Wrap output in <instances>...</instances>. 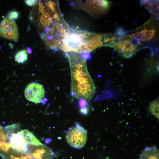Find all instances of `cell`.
Wrapping results in <instances>:
<instances>
[{"instance_id":"obj_21","label":"cell","mask_w":159,"mask_h":159,"mask_svg":"<svg viewBox=\"0 0 159 159\" xmlns=\"http://www.w3.org/2000/svg\"><path fill=\"white\" fill-rule=\"evenodd\" d=\"M87 105V102L84 99L80 100L79 105L81 108L86 107Z\"/></svg>"},{"instance_id":"obj_13","label":"cell","mask_w":159,"mask_h":159,"mask_svg":"<svg viewBox=\"0 0 159 159\" xmlns=\"http://www.w3.org/2000/svg\"><path fill=\"white\" fill-rule=\"evenodd\" d=\"M27 54L25 49L18 52L15 56V61L19 63H22L27 60Z\"/></svg>"},{"instance_id":"obj_6","label":"cell","mask_w":159,"mask_h":159,"mask_svg":"<svg viewBox=\"0 0 159 159\" xmlns=\"http://www.w3.org/2000/svg\"><path fill=\"white\" fill-rule=\"evenodd\" d=\"M7 138L13 150L21 153L28 152V145L19 132L11 133Z\"/></svg>"},{"instance_id":"obj_1","label":"cell","mask_w":159,"mask_h":159,"mask_svg":"<svg viewBox=\"0 0 159 159\" xmlns=\"http://www.w3.org/2000/svg\"><path fill=\"white\" fill-rule=\"evenodd\" d=\"M66 54L70 65L72 95L88 102L93 97L95 87L88 72L86 61L76 53L71 52Z\"/></svg>"},{"instance_id":"obj_14","label":"cell","mask_w":159,"mask_h":159,"mask_svg":"<svg viewBox=\"0 0 159 159\" xmlns=\"http://www.w3.org/2000/svg\"><path fill=\"white\" fill-rule=\"evenodd\" d=\"M0 36L6 39L17 41L19 39L18 32H7L0 34Z\"/></svg>"},{"instance_id":"obj_22","label":"cell","mask_w":159,"mask_h":159,"mask_svg":"<svg viewBox=\"0 0 159 159\" xmlns=\"http://www.w3.org/2000/svg\"><path fill=\"white\" fill-rule=\"evenodd\" d=\"M41 14H42L41 17L45 20H48L50 17V14L48 12H44V11Z\"/></svg>"},{"instance_id":"obj_15","label":"cell","mask_w":159,"mask_h":159,"mask_svg":"<svg viewBox=\"0 0 159 159\" xmlns=\"http://www.w3.org/2000/svg\"><path fill=\"white\" fill-rule=\"evenodd\" d=\"M20 125L18 123L13 124L12 125L5 127L6 132V138H8L12 133H16L20 130Z\"/></svg>"},{"instance_id":"obj_25","label":"cell","mask_w":159,"mask_h":159,"mask_svg":"<svg viewBox=\"0 0 159 159\" xmlns=\"http://www.w3.org/2000/svg\"><path fill=\"white\" fill-rule=\"evenodd\" d=\"M80 112L85 115H86L88 113V109L87 107L81 108L80 110Z\"/></svg>"},{"instance_id":"obj_10","label":"cell","mask_w":159,"mask_h":159,"mask_svg":"<svg viewBox=\"0 0 159 159\" xmlns=\"http://www.w3.org/2000/svg\"><path fill=\"white\" fill-rule=\"evenodd\" d=\"M151 13L158 16L159 11L158 1H156L142 0L140 1Z\"/></svg>"},{"instance_id":"obj_20","label":"cell","mask_w":159,"mask_h":159,"mask_svg":"<svg viewBox=\"0 0 159 159\" xmlns=\"http://www.w3.org/2000/svg\"><path fill=\"white\" fill-rule=\"evenodd\" d=\"M130 40L132 44L138 47L141 45V43L139 40L136 38L130 39Z\"/></svg>"},{"instance_id":"obj_28","label":"cell","mask_w":159,"mask_h":159,"mask_svg":"<svg viewBox=\"0 0 159 159\" xmlns=\"http://www.w3.org/2000/svg\"></svg>"},{"instance_id":"obj_27","label":"cell","mask_w":159,"mask_h":159,"mask_svg":"<svg viewBox=\"0 0 159 159\" xmlns=\"http://www.w3.org/2000/svg\"><path fill=\"white\" fill-rule=\"evenodd\" d=\"M50 139H46L45 140V142L46 143H49V142L51 141V140H49Z\"/></svg>"},{"instance_id":"obj_19","label":"cell","mask_w":159,"mask_h":159,"mask_svg":"<svg viewBox=\"0 0 159 159\" xmlns=\"http://www.w3.org/2000/svg\"><path fill=\"white\" fill-rule=\"evenodd\" d=\"M19 16V13L16 11H12L9 12L6 17L10 20L13 21L16 20Z\"/></svg>"},{"instance_id":"obj_4","label":"cell","mask_w":159,"mask_h":159,"mask_svg":"<svg viewBox=\"0 0 159 159\" xmlns=\"http://www.w3.org/2000/svg\"><path fill=\"white\" fill-rule=\"evenodd\" d=\"M24 95L28 100L37 104L43 99L45 95V92L44 87L41 84L31 83L26 88Z\"/></svg>"},{"instance_id":"obj_3","label":"cell","mask_w":159,"mask_h":159,"mask_svg":"<svg viewBox=\"0 0 159 159\" xmlns=\"http://www.w3.org/2000/svg\"><path fill=\"white\" fill-rule=\"evenodd\" d=\"M85 4L81 8L92 16H99L107 12L112 3L107 0H90Z\"/></svg>"},{"instance_id":"obj_17","label":"cell","mask_w":159,"mask_h":159,"mask_svg":"<svg viewBox=\"0 0 159 159\" xmlns=\"http://www.w3.org/2000/svg\"><path fill=\"white\" fill-rule=\"evenodd\" d=\"M114 34L118 38L123 39L125 37L126 32L122 28L119 27L117 28L116 32Z\"/></svg>"},{"instance_id":"obj_8","label":"cell","mask_w":159,"mask_h":159,"mask_svg":"<svg viewBox=\"0 0 159 159\" xmlns=\"http://www.w3.org/2000/svg\"><path fill=\"white\" fill-rule=\"evenodd\" d=\"M159 151L156 146L146 147L140 155L139 159H159Z\"/></svg>"},{"instance_id":"obj_23","label":"cell","mask_w":159,"mask_h":159,"mask_svg":"<svg viewBox=\"0 0 159 159\" xmlns=\"http://www.w3.org/2000/svg\"><path fill=\"white\" fill-rule=\"evenodd\" d=\"M37 1L35 0H26L25 1V4L28 6H32L36 3Z\"/></svg>"},{"instance_id":"obj_16","label":"cell","mask_w":159,"mask_h":159,"mask_svg":"<svg viewBox=\"0 0 159 159\" xmlns=\"http://www.w3.org/2000/svg\"><path fill=\"white\" fill-rule=\"evenodd\" d=\"M9 31H18L17 27L15 21L11 23L8 28L6 29H0V34Z\"/></svg>"},{"instance_id":"obj_5","label":"cell","mask_w":159,"mask_h":159,"mask_svg":"<svg viewBox=\"0 0 159 159\" xmlns=\"http://www.w3.org/2000/svg\"><path fill=\"white\" fill-rule=\"evenodd\" d=\"M28 151L34 159L53 158L54 153L52 150L43 144L28 145Z\"/></svg>"},{"instance_id":"obj_24","label":"cell","mask_w":159,"mask_h":159,"mask_svg":"<svg viewBox=\"0 0 159 159\" xmlns=\"http://www.w3.org/2000/svg\"><path fill=\"white\" fill-rule=\"evenodd\" d=\"M6 137L1 127H0V140L5 141Z\"/></svg>"},{"instance_id":"obj_9","label":"cell","mask_w":159,"mask_h":159,"mask_svg":"<svg viewBox=\"0 0 159 159\" xmlns=\"http://www.w3.org/2000/svg\"><path fill=\"white\" fill-rule=\"evenodd\" d=\"M29 145H39L42 144L28 130L25 129L19 132Z\"/></svg>"},{"instance_id":"obj_18","label":"cell","mask_w":159,"mask_h":159,"mask_svg":"<svg viewBox=\"0 0 159 159\" xmlns=\"http://www.w3.org/2000/svg\"><path fill=\"white\" fill-rule=\"evenodd\" d=\"M11 147L9 143L5 141L0 140V150L2 151L8 152Z\"/></svg>"},{"instance_id":"obj_11","label":"cell","mask_w":159,"mask_h":159,"mask_svg":"<svg viewBox=\"0 0 159 159\" xmlns=\"http://www.w3.org/2000/svg\"><path fill=\"white\" fill-rule=\"evenodd\" d=\"M156 32L155 29L154 28L147 29L145 27L140 31L143 38V42L146 40L150 41L155 36Z\"/></svg>"},{"instance_id":"obj_2","label":"cell","mask_w":159,"mask_h":159,"mask_svg":"<svg viewBox=\"0 0 159 159\" xmlns=\"http://www.w3.org/2000/svg\"><path fill=\"white\" fill-rule=\"evenodd\" d=\"M87 137V132L79 124L75 123V125L70 127L65 135L66 140L72 147L80 149L84 146Z\"/></svg>"},{"instance_id":"obj_26","label":"cell","mask_w":159,"mask_h":159,"mask_svg":"<svg viewBox=\"0 0 159 159\" xmlns=\"http://www.w3.org/2000/svg\"><path fill=\"white\" fill-rule=\"evenodd\" d=\"M27 52L29 54H31L32 53V50L29 47H27Z\"/></svg>"},{"instance_id":"obj_12","label":"cell","mask_w":159,"mask_h":159,"mask_svg":"<svg viewBox=\"0 0 159 159\" xmlns=\"http://www.w3.org/2000/svg\"><path fill=\"white\" fill-rule=\"evenodd\" d=\"M150 112L159 120V100L156 99L150 104L149 107Z\"/></svg>"},{"instance_id":"obj_7","label":"cell","mask_w":159,"mask_h":159,"mask_svg":"<svg viewBox=\"0 0 159 159\" xmlns=\"http://www.w3.org/2000/svg\"><path fill=\"white\" fill-rule=\"evenodd\" d=\"M137 48L132 44L129 39H122L120 43L114 48L123 57L129 58L136 52Z\"/></svg>"}]
</instances>
